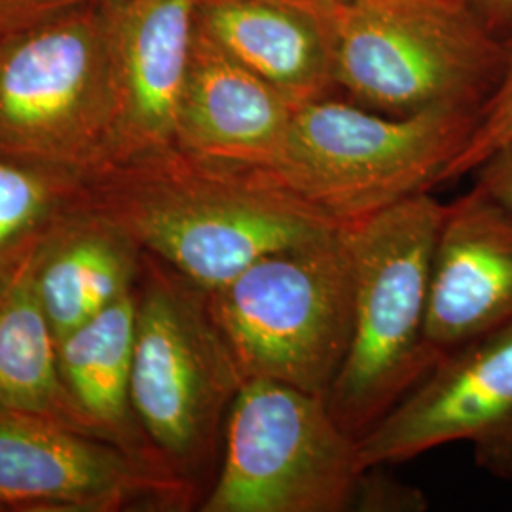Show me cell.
<instances>
[{"label": "cell", "mask_w": 512, "mask_h": 512, "mask_svg": "<svg viewBox=\"0 0 512 512\" xmlns=\"http://www.w3.org/2000/svg\"><path fill=\"white\" fill-rule=\"evenodd\" d=\"M86 198L207 293L262 256L340 228L268 171L179 147L110 165L88 179Z\"/></svg>", "instance_id": "6da1fadb"}, {"label": "cell", "mask_w": 512, "mask_h": 512, "mask_svg": "<svg viewBox=\"0 0 512 512\" xmlns=\"http://www.w3.org/2000/svg\"><path fill=\"white\" fill-rule=\"evenodd\" d=\"M329 40L334 86L389 116L482 109L509 44L461 0H308Z\"/></svg>", "instance_id": "7a4b0ae2"}, {"label": "cell", "mask_w": 512, "mask_h": 512, "mask_svg": "<svg viewBox=\"0 0 512 512\" xmlns=\"http://www.w3.org/2000/svg\"><path fill=\"white\" fill-rule=\"evenodd\" d=\"M444 211V203L421 192L346 224L353 260L351 338L327 403L357 440L439 361L427 342V311Z\"/></svg>", "instance_id": "3957f363"}, {"label": "cell", "mask_w": 512, "mask_h": 512, "mask_svg": "<svg viewBox=\"0 0 512 512\" xmlns=\"http://www.w3.org/2000/svg\"><path fill=\"white\" fill-rule=\"evenodd\" d=\"M478 118L465 109L389 116L323 97L296 107L285 150L268 173L346 226L440 184Z\"/></svg>", "instance_id": "277c9868"}, {"label": "cell", "mask_w": 512, "mask_h": 512, "mask_svg": "<svg viewBox=\"0 0 512 512\" xmlns=\"http://www.w3.org/2000/svg\"><path fill=\"white\" fill-rule=\"evenodd\" d=\"M209 306L243 380H274L327 399L351 338L346 226L258 258L211 291Z\"/></svg>", "instance_id": "5b68a950"}, {"label": "cell", "mask_w": 512, "mask_h": 512, "mask_svg": "<svg viewBox=\"0 0 512 512\" xmlns=\"http://www.w3.org/2000/svg\"><path fill=\"white\" fill-rule=\"evenodd\" d=\"M243 382L209 293L145 255L131 406L139 431L173 473L188 480L202 467Z\"/></svg>", "instance_id": "8992f818"}, {"label": "cell", "mask_w": 512, "mask_h": 512, "mask_svg": "<svg viewBox=\"0 0 512 512\" xmlns=\"http://www.w3.org/2000/svg\"><path fill=\"white\" fill-rule=\"evenodd\" d=\"M109 19L80 4L0 40V154L86 179L109 167Z\"/></svg>", "instance_id": "52a82bcc"}, {"label": "cell", "mask_w": 512, "mask_h": 512, "mask_svg": "<svg viewBox=\"0 0 512 512\" xmlns=\"http://www.w3.org/2000/svg\"><path fill=\"white\" fill-rule=\"evenodd\" d=\"M359 440L325 397L245 380L224 423V456L203 512L353 511Z\"/></svg>", "instance_id": "ba28073f"}, {"label": "cell", "mask_w": 512, "mask_h": 512, "mask_svg": "<svg viewBox=\"0 0 512 512\" xmlns=\"http://www.w3.org/2000/svg\"><path fill=\"white\" fill-rule=\"evenodd\" d=\"M452 442L512 482V325L444 353L365 437L361 465H399Z\"/></svg>", "instance_id": "9c48e42d"}, {"label": "cell", "mask_w": 512, "mask_h": 512, "mask_svg": "<svg viewBox=\"0 0 512 512\" xmlns=\"http://www.w3.org/2000/svg\"><path fill=\"white\" fill-rule=\"evenodd\" d=\"M190 482L158 459L69 423L0 408V509L120 511L183 505Z\"/></svg>", "instance_id": "30bf717a"}, {"label": "cell", "mask_w": 512, "mask_h": 512, "mask_svg": "<svg viewBox=\"0 0 512 512\" xmlns=\"http://www.w3.org/2000/svg\"><path fill=\"white\" fill-rule=\"evenodd\" d=\"M198 4L200 0H122L110 12L116 105L110 165L177 145Z\"/></svg>", "instance_id": "8fae6325"}, {"label": "cell", "mask_w": 512, "mask_h": 512, "mask_svg": "<svg viewBox=\"0 0 512 512\" xmlns=\"http://www.w3.org/2000/svg\"><path fill=\"white\" fill-rule=\"evenodd\" d=\"M512 325V215L480 188L446 205L433 255L427 342L442 357Z\"/></svg>", "instance_id": "7c38bea8"}, {"label": "cell", "mask_w": 512, "mask_h": 512, "mask_svg": "<svg viewBox=\"0 0 512 512\" xmlns=\"http://www.w3.org/2000/svg\"><path fill=\"white\" fill-rule=\"evenodd\" d=\"M294 105L196 27L177 145L224 164L272 171L287 145Z\"/></svg>", "instance_id": "4fadbf2b"}, {"label": "cell", "mask_w": 512, "mask_h": 512, "mask_svg": "<svg viewBox=\"0 0 512 512\" xmlns=\"http://www.w3.org/2000/svg\"><path fill=\"white\" fill-rule=\"evenodd\" d=\"M145 253L88 198L59 220L33 258L42 308L57 342L137 289Z\"/></svg>", "instance_id": "5bb4252c"}, {"label": "cell", "mask_w": 512, "mask_h": 512, "mask_svg": "<svg viewBox=\"0 0 512 512\" xmlns=\"http://www.w3.org/2000/svg\"><path fill=\"white\" fill-rule=\"evenodd\" d=\"M196 19L207 37L296 107L336 88L329 40L308 0H200Z\"/></svg>", "instance_id": "9a60e30c"}, {"label": "cell", "mask_w": 512, "mask_h": 512, "mask_svg": "<svg viewBox=\"0 0 512 512\" xmlns=\"http://www.w3.org/2000/svg\"><path fill=\"white\" fill-rule=\"evenodd\" d=\"M135 311L137 289L63 336L57 363L71 408L88 431L162 461L131 440L137 425L131 406Z\"/></svg>", "instance_id": "2e32d148"}, {"label": "cell", "mask_w": 512, "mask_h": 512, "mask_svg": "<svg viewBox=\"0 0 512 512\" xmlns=\"http://www.w3.org/2000/svg\"><path fill=\"white\" fill-rule=\"evenodd\" d=\"M0 408L86 429L61 382L57 338L38 298L33 260L0 291Z\"/></svg>", "instance_id": "e0dca14e"}, {"label": "cell", "mask_w": 512, "mask_h": 512, "mask_svg": "<svg viewBox=\"0 0 512 512\" xmlns=\"http://www.w3.org/2000/svg\"><path fill=\"white\" fill-rule=\"evenodd\" d=\"M86 183L73 171L0 154V291L35 258L55 224L86 200Z\"/></svg>", "instance_id": "ac0fdd59"}, {"label": "cell", "mask_w": 512, "mask_h": 512, "mask_svg": "<svg viewBox=\"0 0 512 512\" xmlns=\"http://www.w3.org/2000/svg\"><path fill=\"white\" fill-rule=\"evenodd\" d=\"M512 139V42L509 44V57L505 71L501 74L494 93L486 101L478 118L475 131L471 133L467 145L444 169L440 184L461 179L475 173L476 167L488 160L495 150Z\"/></svg>", "instance_id": "d6986e66"}, {"label": "cell", "mask_w": 512, "mask_h": 512, "mask_svg": "<svg viewBox=\"0 0 512 512\" xmlns=\"http://www.w3.org/2000/svg\"><path fill=\"white\" fill-rule=\"evenodd\" d=\"M427 497L420 490L378 475L368 467L361 476L353 511H425Z\"/></svg>", "instance_id": "ffe728a7"}, {"label": "cell", "mask_w": 512, "mask_h": 512, "mask_svg": "<svg viewBox=\"0 0 512 512\" xmlns=\"http://www.w3.org/2000/svg\"><path fill=\"white\" fill-rule=\"evenodd\" d=\"M476 188L512 215V139L476 167Z\"/></svg>", "instance_id": "44dd1931"}, {"label": "cell", "mask_w": 512, "mask_h": 512, "mask_svg": "<svg viewBox=\"0 0 512 512\" xmlns=\"http://www.w3.org/2000/svg\"><path fill=\"white\" fill-rule=\"evenodd\" d=\"M88 0H0V31H16Z\"/></svg>", "instance_id": "7402d4cb"}, {"label": "cell", "mask_w": 512, "mask_h": 512, "mask_svg": "<svg viewBox=\"0 0 512 512\" xmlns=\"http://www.w3.org/2000/svg\"><path fill=\"white\" fill-rule=\"evenodd\" d=\"M465 2L478 18L490 29L499 33L501 27L512 21V0H461Z\"/></svg>", "instance_id": "603a6c76"}, {"label": "cell", "mask_w": 512, "mask_h": 512, "mask_svg": "<svg viewBox=\"0 0 512 512\" xmlns=\"http://www.w3.org/2000/svg\"><path fill=\"white\" fill-rule=\"evenodd\" d=\"M338 2H351V0H338Z\"/></svg>", "instance_id": "cb8c5ba5"}]
</instances>
